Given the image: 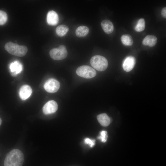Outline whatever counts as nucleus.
<instances>
[{
  "mask_svg": "<svg viewBox=\"0 0 166 166\" xmlns=\"http://www.w3.org/2000/svg\"><path fill=\"white\" fill-rule=\"evenodd\" d=\"M10 69L12 75L14 76L22 71L23 66L19 61H15L10 63Z\"/></svg>",
  "mask_w": 166,
  "mask_h": 166,
  "instance_id": "obj_10",
  "label": "nucleus"
},
{
  "mask_svg": "<svg viewBox=\"0 0 166 166\" xmlns=\"http://www.w3.org/2000/svg\"><path fill=\"white\" fill-rule=\"evenodd\" d=\"M101 27L103 31L106 34H111L114 30V26L113 23L109 20H104L101 23Z\"/></svg>",
  "mask_w": 166,
  "mask_h": 166,
  "instance_id": "obj_12",
  "label": "nucleus"
},
{
  "mask_svg": "<svg viewBox=\"0 0 166 166\" xmlns=\"http://www.w3.org/2000/svg\"><path fill=\"white\" fill-rule=\"evenodd\" d=\"M107 132L106 131L103 130L100 132V136L98 137V139L101 140L103 142H105L107 140Z\"/></svg>",
  "mask_w": 166,
  "mask_h": 166,
  "instance_id": "obj_20",
  "label": "nucleus"
},
{
  "mask_svg": "<svg viewBox=\"0 0 166 166\" xmlns=\"http://www.w3.org/2000/svg\"><path fill=\"white\" fill-rule=\"evenodd\" d=\"M122 44L126 46H131L133 44V39L131 35L128 34L122 35L121 38Z\"/></svg>",
  "mask_w": 166,
  "mask_h": 166,
  "instance_id": "obj_17",
  "label": "nucleus"
},
{
  "mask_svg": "<svg viewBox=\"0 0 166 166\" xmlns=\"http://www.w3.org/2000/svg\"><path fill=\"white\" fill-rule=\"evenodd\" d=\"M97 118L99 122L103 126H108L112 121V119L105 113L98 115Z\"/></svg>",
  "mask_w": 166,
  "mask_h": 166,
  "instance_id": "obj_13",
  "label": "nucleus"
},
{
  "mask_svg": "<svg viewBox=\"0 0 166 166\" xmlns=\"http://www.w3.org/2000/svg\"><path fill=\"white\" fill-rule=\"evenodd\" d=\"M161 14L162 16L165 18H166V7H164L162 9L161 11Z\"/></svg>",
  "mask_w": 166,
  "mask_h": 166,
  "instance_id": "obj_22",
  "label": "nucleus"
},
{
  "mask_svg": "<svg viewBox=\"0 0 166 166\" xmlns=\"http://www.w3.org/2000/svg\"><path fill=\"white\" fill-rule=\"evenodd\" d=\"M32 90L29 85H25L22 86L19 92V96L22 100L28 99L31 95Z\"/></svg>",
  "mask_w": 166,
  "mask_h": 166,
  "instance_id": "obj_9",
  "label": "nucleus"
},
{
  "mask_svg": "<svg viewBox=\"0 0 166 166\" xmlns=\"http://www.w3.org/2000/svg\"><path fill=\"white\" fill-rule=\"evenodd\" d=\"M23 153L18 149H14L6 156L4 161V166H22L24 161Z\"/></svg>",
  "mask_w": 166,
  "mask_h": 166,
  "instance_id": "obj_1",
  "label": "nucleus"
},
{
  "mask_svg": "<svg viewBox=\"0 0 166 166\" xmlns=\"http://www.w3.org/2000/svg\"><path fill=\"white\" fill-rule=\"evenodd\" d=\"M46 20L49 25H56L59 21V17L57 13L53 10L49 11L47 13Z\"/></svg>",
  "mask_w": 166,
  "mask_h": 166,
  "instance_id": "obj_11",
  "label": "nucleus"
},
{
  "mask_svg": "<svg viewBox=\"0 0 166 166\" xmlns=\"http://www.w3.org/2000/svg\"><path fill=\"white\" fill-rule=\"evenodd\" d=\"M2 120L1 118H0V125H1V123H2Z\"/></svg>",
  "mask_w": 166,
  "mask_h": 166,
  "instance_id": "obj_23",
  "label": "nucleus"
},
{
  "mask_svg": "<svg viewBox=\"0 0 166 166\" xmlns=\"http://www.w3.org/2000/svg\"><path fill=\"white\" fill-rule=\"evenodd\" d=\"M5 49L10 54L20 57L25 56L28 51L26 46L19 45L11 42L6 44Z\"/></svg>",
  "mask_w": 166,
  "mask_h": 166,
  "instance_id": "obj_2",
  "label": "nucleus"
},
{
  "mask_svg": "<svg viewBox=\"0 0 166 166\" xmlns=\"http://www.w3.org/2000/svg\"><path fill=\"white\" fill-rule=\"evenodd\" d=\"M76 72L78 76L87 79L92 78L96 75V72L94 69L86 65L81 66L78 67Z\"/></svg>",
  "mask_w": 166,
  "mask_h": 166,
  "instance_id": "obj_5",
  "label": "nucleus"
},
{
  "mask_svg": "<svg viewBox=\"0 0 166 166\" xmlns=\"http://www.w3.org/2000/svg\"><path fill=\"white\" fill-rule=\"evenodd\" d=\"M7 15L4 11L0 10V25L4 24L7 20Z\"/></svg>",
  "mask_w": 166,
  "mask_h": 166,
  "instance_id": "obj_19",
  "label": "nucleus"
},
{
  "mask_svg": "<svg viewBox=\"0 0 166 166\" xmlns=\"http://www.w3.org/2000/svg\"><path fill=\"white\" fill-rule=\"evenodd\" d=\"M49 55L52 58L56 60H62L65 58L67 55L66 47L61 45L57 48L52 49L49 51Z\"/></svg>",
  "mask_w": 166,
  "mask_h": 166,
  "instance_id": "obj_4",
  "label": "nucleus"
},
{
  "mask_svg": "<svg viewBox=\"0 0 166 166\" xmlns=\"http://www.w3.org/2000/svg\"><path fill=\"white\" fill-rule=\"evenodd\" d=\"M60 87V84L57 80L53 78L47 80L45 83L44 87L45 90L50 93L57 92Z\"/></svg>",
  "mask_w": 166,
  "mask_h": 166,
  "instance_id": "obj_6",
  "label": "nucleus"
},
{
  "mask_svg": "<svg viewBox=\"0 0 166 166\" xmlns=\"http://www.w3.org/2000/svg\"><path fill=\"white\" fill-rule=\"evenodd\" d=\"M69 30V27L65 25L58 26L56 29V32L58 36L63 37L65 35Z\"/></svg>",
  "mask_w": 166,
  "mask_h": 166,
  "instance_id": "obj_16",
  "label": "nucleus"
},
{
  "mask_svg": "<svg viewBox=\"0 0 166 166\" xmlns=\"http://www.w3.org/2000/svg\"><path fill=\"white\" fill-rule=\"evenodd\" d=\"M145 27V22L144 18L139 19L135 27V30L138 32L143 31Z\"/></svg>",
  "mask_w": 166,
  "mask_h": 166,
  "instance_id": "obj_18",
  "label": "nucleus"
},
{
  "mask_svg": "<svg viewBox=\"0 0 166 166\" xmlns=\"http://www.w3.org/2000/svg\"><path fill=\"white\" fill-rule=\"evenodd\" d=\"M157 42V38L153 35H148L143 39L142 44L144 45L152 47L154 46Z\"/></svg>",
  "mask_w": 166,
  "mask_h": 166,
  "instance_id": "obj_14",
  "label": "nucleus"
},
{
  "mask_svg": "<svg viewBox=\"0 0 166 166\" xmlns=\"http://www.w3.org/2000/svg\"><path fill=\"white\" fill-rule=\"evenodd\" d=\"M90 62L93 68L100 71L105 70L108 66L107 59L104 57L100 55H97L92 57Z\"/></svg>",
  "mask_w": 166,
  "mask_h": 166,
  "instance_id": "obj_3",
  "label": "nucleus"
},
{
  "mask_svg": "<svg viewBox=\"0 0 166 166\" xmlns=\"http://www.w3.org/2000/svg\"><path fill=\"white\" fill-rule=\"evenodd\" d=\"M58 109L57 102L53 100L47 102L43 107V112L45 114H49L55 112Z\"/></svg>",
  "mask_w": 166,
  "mask_h": 166,
  "instance_id": "obj_7",
  "label": "nucleus"
},
{
  "mask_svg": "<svg viewBox=\"0 0 166 166\" xmlns=\"http://www.w3.org/2000/svg\"><path fill=\"white\" fill-rule=\"evenodd\" d=\"M136 62V59L134 57L129 56L127 57L123 62V69L126 72L130 71L133 69Z\"/></svg>",
  "mask_w": 166,
  "mask_h": 166,
  "instance_id": "obj_8",
  "label": "nucleus"
},
{
  "mask_svg": "<svg viewBox=\"0 0 166 166\" xmlns=\"http://www.w3.org/2000/svg\"><path fill=\"white\" fill-rule=\"evenodd\" d=\"M89 32V28L85 26H81L77 28L75 31L76 35L79 37H84L87 35Z\"/></svg>",
  "mask_w": 166,
  "mask_h": 166,
  "instance_id": "obj_15",
  "label": "nucleus"
},
{
  "mask_svg": "<svg viewBox=\"0 0 166 166\" xmlns=\"http://www.w3.org/2000/svg\"><path fill=\"white\" fill-rule=\"evenodd\" d=\"M85 142L86 144H89L91 147H93L95 144V140H91L88 138L85 139Z\"/></svg>",
  "mask_w": 166,
  "mask_h": 166,
  "instance_id": "obj_21",
  "label": "nucleus"
}]
</instances>
